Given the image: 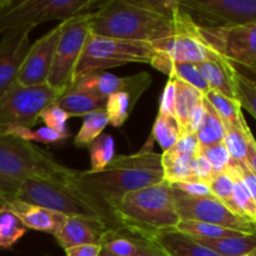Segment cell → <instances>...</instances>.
Listing matches in <instances>:
<instances>
[{
	"label": "cell",
	"instance_id": "6da1fadb",
	"mask_svg": "<svg viewBox=\"0 0 256 256\" xmlns=\"http://www.w3.org/2000/svg\"><path fill=\"white\" fill-rule=\"evenodd\" d=\"M152 142L150 136L140 152L115 155L114 160L100 172L75 170L69 186L112 216L125 195L164 180L162 154L152 152Z\"/></svg>",
	"mask_w": 256,
	"mask_h": 256
},
{
	"label": "cell",
	"instance_id": "7a4b0ae2",
	"mask_svg": "<svg viewBox=\"0 0 256 256\" xmlns=\"http://www.w3.org/2000/svg\"><path fill=\"white\" fill-rule=\"evenodd\" d=\"M192 22L182 9L178 18L172 19L138 6L132 0H105L94 12L92 34L154 44L182 32Z\"/></svg>",
	"mask_w": 256,
	"mask_h": 256
},
{
	"label": "cell",
	"instance_id": "3957f363",
	"mask_svg": "<svg viewBox=\"0 0 256 256\" xmlns=\"http://www.w3.org/2000/svg\"><path fill=\"white\" fill-rule=\"evenodd\" d=\"M112 216L118 228L150 240L159 232L176 230L180 222L172 186L166 180L125 195Z\"/></svg>",
	"mask_w": 256,
	"mask_h": 256
},
{
	"label": "cell",
	"instance_id": "277c9868",
	"mask_svg": "<svg viewBox=\"0 0 256 256\" xmlns=\"http://www.w3.org/2000/svg\"><path fill=\"white\" fill-rule=\"evenodd\" d=\"M75 170L64 166L48 150L12 135H0V182L16 192L26 179L68 185Z\"/></svg>",
	"mask_w": 256,
	"mask_h": 256
},
{
	"label": "cell",
	"instance_id": "5b68a950",
	"mask_svg": "<svg viewBox=\"0 0 256 256\" xmlns=\"http://www.w3.org/2000/svg\"><path fill=\"white\" fill-rule=\"evenodd\" d=\"M14 199L46 208L66 218H90L104 222L110 229L118 225L112 215L92 204L68 185L42 179H26L18 186Z\"/></svg>",
	"mask_w": 256,
	"mask_h": 256
},
{
	"label": "cell",
	"instance_id": "8992f818",
	"mask_svg": "<svg viewBox=\"0 0 256 256\" xmlns=\"http://www.w3.org/2000/svg\"><path fill=\"white\" fill-rule=\"evenodd\" d=\"M102 4L96 0H0V34L52 20L64 22L95 12Z\"/></svg>",
	"mask_w": 256,
	"mask_h": 256
},
{
	"label": "cell",
	"instance_id": "52a82bcc",
	"mask_svg": "<svg viewBox=\"0 0 256 256\" xmlns=\"http://www.w3.org/2000/svg\"><path fill=\"white\" fill-rule=\"evenodd\" d=\"M155 54L154 45L150 42H126L96 36L90 32L75 70L74 84L76 80L90 72H105L110 68L122 66L130 62L152 64Z\"/></svg>",
	"mask_w": 256,
	"mask_h": 256
},
{
	"label": "cell",
	"instance_id": "ba28073f",
	"mask_svg": "<svg viewBox=\"0 0 256 256\" xmlns=\"http://www.w3.org/2000/svg\"><path fill=\"white\" fill-rule=\"evenodd\" d=\"M92 16L94 12L76 15L62 22V34L46 80V85L62 95L69 92L74 85L75 70L92 32Z\"/></svg>",
	"mask_w": 256,
	"mask_h": 256
},
{
	"label": "cell",
	"instance_id": "9c48e42d",
	"mask_svg": "<svg viewBox=\"0 0 256 256\" xmlns=\"http://www.w3.org/2000/svg\"><path fill=\"white\" fill-rule=\"evenodd\" d=\"M62 96L49 85L24 88L15 82L0 96V135L14 126L32 129L39 122V114L44 108L54 104Z\"/></svg>",
	"mask_w": 256,
	"mask_h": 256
},
{
	"label": "cell",
	"instance_id": "30bf717a",
	"mask_svg": "<svg viewBox=\"0 0 256 256\" xmlns=\"http://www.w3.org/2000/svg\"><path fill=\"white\" fill-rule=\"evenodd\" d=\"M172 194L180 222H206L244 234H256V224L242 219L212 195L190 196L175 188H172Z\"/></svg>",
	"mask_w": 256,
	"mask_h": 256
},
{
	"label": "cell",
	"instance_id": "8fae6325",
	"mask_svg": "<svg viewBox=\"0 0 256 256\" xmlns=\"http://www.w3.org/2000/svg\"><path fill=\"white\" fill-rule=\"evenodd\" d=\"M179 5L200 26L234 28L256 22V0H179Z\"/></svg>",
	"mask_w": 256,
	"mask_h": 256
},
{
	"label": "cell",
	"instance_id": "7c38bea8",
	"mask_svg": "<svg viewBox=\"0 0 256 256\" xmlns=\"http://www.w3.org/2000/svg\"><path fill=\"white\" fill-rule=\"evenodd\" d=\"M205 42L226 58L256 75V22L234 28H208L198 25Z\"/></svg>",
	"mask_w": 256,
	"mask_h": 256
},
{
	"label": "cell",
	"instance_id": "4fadbf2b",
	"mask_svg": "<svg viewBox=\"0 0 256 256\" xmlns=\"http://www.w3.org/2000/svg\"><path fill=\"white\" fill-rule=\"evenodd\" d=\"M62 24L60 22L56 26L42 35L34 44L30 45L24 62L20 66L16 84L24 88L40 86L46 84L54 60L55 49L62 34Z\"/></svg>",
	"mask_w": 256,
	"mask_h": 256
},
{
	"label": "cell",
	"instance_id": "5bb4252c",
	"mask_svg": "<svg viewBox=\"0 0 256 256\" xmlns=\"http://www.w3.org/2000/svg\"><path fill=\"white\" fill-rule=\"evenodd\" d=\"M150 84L152 75L148 72H139L132 76L122 78L108 72H94L76 80L72 89L88 92L102 99H108L115 92H125L132 95V99L138 102Z\"/></svg>",
	"mask_w": 256,
	"mask_h": 256
},
{
	"label": "cell",
	"instance_id": "9a60e30c",
	"mask_svg": "<svg viewBox=\"0 0 256 256\" xmlns=\"http://www.w3.org/2000/svg\"><path fill=\"white\" fill-rule=\"evenodd\" d=\"M155 52L170 62L199 64L209 56L212 48L202 40L194 22L182 32L154 42Z\"/></svg>",
	"mask_w": 256,
	"mask_h": 256
},
{
	"label": "cell",
	"instance_id": "2e32d148",
	"mask_svg": "<svg viewBox=\"0 0 256 256\" xmlns=\"http://www.w3.org/2000/svg\"><path fill=\"white\" fill-rule=\"evenodd\" d=\"M34 28L25 26L4 34L0 42V96L16 82L20 66L30 48V32Z\"/></svg>",
	"mask_w": 256,
	"mask_h": 256
},
{
	"label": "cell",
	"instance_id": "e0dca14e",
	"mask_svg": "<svg viewBox=\"0 0 256 256\" xmlns=\"http://www.w3.org/2000/svg\"><path fill=\"white\" fill-rule=\"evenodd\" d=\"M109 229L110 228L99 219L68 218L55 239L64 250L78 245H102Z\"/></svg>",
	"mask_w": 256,
	"mask_h": 256
},
{
	"label": "cell",
	"instance_id": "ac0fdd59",
	"mask_svg": "<svg viewBox=\"0 0 256 256\" xmlns=\"http://www.w3.org/2000/svg\"><path fill=\"white\" fill-rule=\"evenodd\" d=\"M102 248L108 256H165L152 240L122 228L109 229Z\"/></svg>",
	"mask_w": 256,
	"mask_h": 256
},
{
	"label": "cell",
	"instance_id": "d6986e66",
	"mask_svg": "<svg viewBox=\"0 0 256 256\" xmlns=\"http://www.w3.org/2000/svg\"><path fill=\"white\" fill-rule=\"evenodd\" d=\"M8 208L19 216L26 229L48 232L52 236H56L59 234L68 219L65 215L60 212H52V210L38 206V205L28 204L16 199H12Z\"/></svg>",
	"mask_w": 256,
	"mask_h": 256
},
{
	"label": "cell",
	"instance_id": "ffe728a7",
	"mask_svg": "<svg viewBox=\"0 0 256 256\" xmlns=\"http://www.w3.org/2000/svg\"><path fill=\"white\" fill-rule=\"evenodd\" d=\"M198 66L208 82L210 90L236 100L235 75L238 70L226 58L212 49L209 56L199 62Z\"/></svg>",
	"mask_w": 256,
	"mask_h": 256
},
{
	"label": "cell",
	"instance_id": "44dd1931",
	"mask_svg": "<svg viewBox=\"0 0 256 256\" xmlns=\"http://www.w3.org/2000/svg\"><path fill=\"white\" fill-rule=\"evenodd\" d=\"M152 240L165 256H220L212 249L198 242L194 238L178 230L159 232Z\"/></svg>",
	"mask_w": 256,
	"mask_h": 256
},
{
	"label": "cell",
	"instance_id": "7402d4cb",
	"mask_svg": "<svg viewBox=\"0 0 256 256\" xmlns=\"http://www.w3.org/2000/svg\"><path fill=\"white\" fill-rule=\"evenodd\" d=\"M108 99L95 96L79 90H69L58 99L56 105L68 112L70 116H82L95 112H105Z\"/></svg>",
	"mask_w": 256,
	"mask_h": 256
},
{
	"label": "cell",
	"instance_id": "603a6c76",
	"mask_svg": "<svg viewBox=\"0 0 256 256\" xmlns=\"http://www.w3.org/2000/svg\"><path fill=\"white\" fill-rule=\"evenodd\" d=\"M195 240L220 256H244L256 250V234H245L215 240Z\"/></svg>",
	"mask_w": 256,
	"mask_h": 256
},
{
	"label": "cell",
	"instance_id": "cb8c5ba5",
	"mask_svg": "<svg viewBox=\"0 0 256 256\" xmlns=\"http://www.w3.org/2000/svg\"><path fill=\"white\" fill-rule=\"evenodd\" d=\"M175 86H176V96H175V119L180 125L182 132L184 134L186 129L188 120L192 110L202 102L204 94L199 90L192 88V85L182 82L175 78Z\"/></svg>",
	"mask_w": 256,
	"mask_h": 256
},
{
	"label": "cell",
	"instance_id": "d4e9b609",
	"mask_svg": "<svg viewBox=\"0 0 256 256\" xmlns=\"http://www.w3.org/2000/svg\"><path fill=\"white\" fill-rule=\"evenodd\" d=\"M234 178V189H232V212L242 216V219L256 224V202L252 199L246 184L242 180V175L238 172V168L232 162L228 168Z\"/></svg>",
	"mask_w": 256,
	"mask_h": 256
},
{
	"label": "cell",
	"instance_id": "484cf974",
	"mask_svg": "<svg viewBox=\"0 0 256 256\" xmlns=\"http://www.w3.org/2000/svg\"><path fill=\"white\" fill-rule=\"evenodd\" d=\"M194 158L180 155L168 150L162 154V166L164 172V180L170 184L185 182H195L192 170V162Z\"/></svg>",
	"mask_w": 256,
	"mask_h": 256
},
{
	"label": "cell",
	"instance_id": "4316f807",
	"mask_svg": "<svg viewBox=\"0 0 256 256\" xmlns=\"http://www.w3.org/2000/svg\"><path fill=\"white\" fill-rule=\"evenodd\" d=\"M205 99L212 106V109L216 112L222 122L226 125H232L236 128H245L246 122H245L244 114H242V106L239 102L232 98H228L220 92L210 90Z\"/></svg>",
	"mask_w": 256,
	"mask_h": 256
},
{
	"label": "cell",
	"instance_id": "83f0119b",
	"mask_svg": "<svg viewBox=\"0 0 256 256\" xmlns=\"http://www.w3.org/2000/svg\"><path fill=\"white\" fill-rule=\"evenodd\" d=\"M205 116L202 120V126L196 132L198 142L200 148L212 146V145L220 144L224 142L225 136V125L219 115L216 114L212 105L206 102L204 96Z\"/></svg>",
	"mask_w": 256,
	"mask_h": 256
},
{
	"label": "cell",
	"instance_id": "f1b7e54d",
	"mask_svg": "<svg viewBox=\"0 0 256 256\" xmlns=\"http://www.w3.org/2000/svg\"><path fill=\"white\" fill-rule=\"evenodd\" d=\"M225 125L224 145L229 152L232 162L242 164L246 162L248 149H249V136L252 134L249 125L245 128H236L232 125Z\"/></svg>",
	"mask_w": 256,
	"mask_h": 256
},
{
	"label": "cell",
	"instance_id": "f546056e",
	"mask_svg": "<svg viewBox=\"0 0 256 256\" xmlns=\"http://www.w3.org/2000/svg\"><path fill=\"white\" fill-rule=\"evenodd\" d=\"M182 134V129L175 116L158 114L150 136L160 145L164 152H168L174 146Z\"/></svg>",
	"mask_w": 256,
	"mask_h": 256
},
{
	"label": "cell",
	"instance_id": "4dcf8cb0",
	"mask_svg": "<svg viewBox=\"0 0 256 256\" xmlns=\"http://www.w3.org/2000/svg\"><path fill=\"white\" fill-rule=\"evenodd\" d=\"M178 232L186 234L194 239H224V238H232L245 235L244 232H236V230L226 229V228L218 226V225L206 224V222H180L176 228Z\"/></svg>",
	"mask_w": 256,
	"mask_h": 256
},
{
	"label": "cell",
	"instance_id": "1f68e13d",
	"mask_svg": "<svg viewBox=\"0 0 256 256\" xmlns=\"http://www.w3.org/2000/svg\"><path fill=\"white\" fill-rule=\"evenodd\" d=\"M26 232V226L9 208L5 206L0 209V249L12 248Z\"/></svg>",
	"mask_w": 256,
	"mask_h": 256
},
{
	"label": "cell",
	"instance_id": "d6a6232c",
	"mask_svg": "<svg viewBox=\"0 0 256 256\" xmlns=\"http://www.w3.org/2000/svg\"><path fill=\"white\" fill-rule=\"evenodd\" d=\"M108 124L109 118L105 112H95L85 115L82 128L74 139L75 145L79 148H89L90 144L102 134Z\"/></svg>",
	"mask_w": 256,
	"mask_h": 256
},
{
	"label": "cell",
	"instance_id": "836d02e7",
	"mask_svg": "<svg viewBox=\"0 0 256 256\" xmlns=\"http://www.w3.org/2000/svg\"><path fill=\"white\" fill-rule=\"evenodd\" d=\"M135 104L136 102L132 99V95L125 92L110 95L108 98L106 109H105V112L109 118V124L116 128L122 126L130 116V112L134 109Z\"/></svg>",
	"mask_w": 256,
	"mask_h": 256
},
{
	"label": "cell",
	"instance_id": "e575fe53",
	"mask_svg": "<svg viewBox=\"0 0 256 256\" xmlns=\"http://www.w3.org/2000/svg\"><path fill=\"white\" fill-rule=\"evenodd\" d=\"M92 172L105 169L115 158V140L110 134H102L90 144Z\"/></svg>",
	"mask_w": 256,
	"mask_h": 256
},
{
	"label": "cell",
	"instance_id": "d590c367",
	"mask_svg": "<svg viewBox=\"0 0 256 256\" xmlns=\"http://www.w3.org/2000/svg\"><path fill=\"white\" fill-rule=\"evenodd\" d=\"M235 92L242 109H246L256 119V82L238 72L235 75Z\"/></svg>",
	"mask_w": 256,
	"mask_h": 256
},
{
	"label": "cell",
	"instance_id": "8d00e7d4",
	"mask_svg": "<svg viewBox=\"0 0 256 256\" xmlns=\"http://www.w3.org/2000/svg\"><path fill=\"white\" fill-rule=\"evenodd\" d=\"M6 135H12V136L20 138L26 142H44V144H54V142H62L66 139V135H62L49 128L44 126L38 130H32L29 128L24 126H14L6 132Z\"/></svg>",
	"mask_w": 256,
	"mask_h": 256
},
{
	"label": "cell",
	"instance_id": "74e56055",
	"mask_svg": "<svg viewBox=\"0 0 256 256\" xmlns=\"http://www.w3.org/2000/svg\"><path fill=\"white\" fill-rule=\"evenodd\" d=\"M70 118L72 116H70L65 110H62V108L58 106L56 102H54V104L44 108V109L40 112L39 122L42 120L46 128L59 132V134L69 136V132H68L66 124H68V120H69Z\"/></svg>",
	"mask_w": 256,
	"mask_h": 256
},
{
	"label": "cell",
	"instance_id": "f35d334b",
	"mask_svg": "<svg viewBox=\"0 0 256 256\" xmlns=\"http://www.w3.org/2000/svg\"><path fill=\"white\" fill-rule=\"evenodd\" d=\"M210 192L212 196L224 202L232 212V189H234V178L228 169L225 172L214 175L212 182H209Z\"/></svg>",
	"mask_w": 256,
	"mask_h": 256
},
{
	"label": "cell",
	"instance_id": "ab89813d",
	"mask_svg": "<svg viewBox=\"0 0 256 256\" xmlns=\"http://www.w3.org/2000/svg\"><path fill=\"white\" fill-rule=\"evenodd\" d=\"M200 152L210 162L215 175L225 172L232 164V158H230V154L225 148L224 142L212 145V146L200 148Z\"/></svg>",
	"mask_w": 256,
	"mask_h": 256
},
{
	"label": "cell",
	"instance_id": "60d3db41",
	"mask_svg": "<svg viewBox=\"0 0 256 256\" xmlns=\"http://www.w3.org/2000/svg\"><path fill=\"white\" fill-rule=\"evenodd\" d=\"M172 152L180 155H186V156L195 158L200 152V144L198 142L196 134H182L174 146L172 148Z\"/></svg>",
	"mask_w": 256,
	"mask_h": 256
},
{
	"label": "cell",
	"instance_id": "b9f144b4",
	"mask_svg": "<svg viewBox=\"0 0 256 256\" xmlns=\"http://www.w3.org/2000/svg\"><path fill=\"white\" fill-rule=\"evenodd\" d=\"M192 170L195 182H205V184H209L215 175L212 165H210V162H208L206 158H205L202 152H199V154L192 159Z\"/></svg>",
	"mask_w": 256,
	"mask_h": 256
},
{
	"label": "cell",
	"instance_id": "7bdbcfd3",
	"mask_svg": "<svg viewBox=\"0 0 256 256\" xmlns=\"http://www.w3.org/2000/svg\"><path fill=\"white\" fill-rule=\"evenodd\" d=\"M175 96H176V86H175V78L169 76L164 92L162 94L159 106V114L175 116Z\"/></svg>",
	"mask_w": 256,
	"mask_h": 256
},
{
	"label": "cell",
	"instance_id": "ee69618b",
	"mask_svg": "<svg viewBox=\"0 0 256 256\" xmlns=\"http://www.w3.org/2000/svg\"><path fill=\"white\" fill-rule=\"evenodd\" d=\"M172 188L180 190L184 194L190 195V196H212L209 184L200 182H185L172 184Z\"/></svg>",
	"mask_w": 256,
	"mask_h": 256
},
{
	"label": "cell",
	"instance_id": "f6af8a7d",
	"mask_svg": "<svg viewBox=\"0 0 256 256\" xmlns=\"http://www.w3.org/2000/svg\"><path fill=\"white\" fill-rule=\"evenodd\" d=\"M204 116H205V106H204V100H202V102H200V104L192 110V114H190L189 120H188L186 129H185L184 134H186V132H189V134H196L199 128L202 126Z\"/></svg>",
	"mask_w": 256,
	"mask_h": 256
},
{
	"label": "cell",
	"instance_id": "bcb514c9",
	"mask_svg": "<svg viewBox=\"0 0 256 256\" xmlns=\"http://www.w3.org/2000/svg\"><path fill=\"white\" fill-rule=\"evenodd\" d=\"M102 245L86 244V245H78V246L68 248L65 249V255L66 256H100L102 255Z\"/></svg>",
	"mask_w": 256,
	"mask_h": 256
},
{
	"label": "cell",
	"instance_id": "7dc6e473",
	"mask_svg": "<svg viewBox=\"0 0 256 256\" xmlns=\"http://www.w3.org/2000/svg\"><path fill=\"white\" fill-rule=\"evenodd\" d=\"M234 164L236 165L238 172L242 175V180H244V182L246 184L252 199H254V202H256V176L250 172V169L246 166L245 162H242V164H236V162H234Z\"/></svg>",
	"mask_w": 256,
	"mask_h": 256
},
{
	"label": "cell",
	"instance_id": "c3c4849f",
	"mask_svg": "<svg viewBox=\"0 0 256 256\" xmlns=\"http://www.w3.org/2000/svg\"><path fill=\"white\" fill-rule=\"evenodd\" d=\"M245 164L249 168L250 172L256 176V140L252 132L249 136V149H248L246 162H245Z\"/></svg>",
	"mask_w": 256,
	"mask_h": 256
},
{
	"label": "cell",
	"instance_id": "681fc988",
	"mask_svg": "<svg viewBox=\"0 0 256 256\" xmlns=\"http://www.w3.org/2000/svg\"><path fill=\"white\" fill-rule=\"evenodd\" d=\"M14 199V195L5 194V192H0V209L9 205V202Z\"/></svg>",
	"mask_w": 256,
	"mask_h": 256
},
{
	"label": "cell",
	"instance_id": "f907efd6",
	"mask_svg": "<svg viewBox=\"0 0 256 256\" xmlns=\"http://www.w3.org/2000/svg\"><path fill=\"white\" fill-rule=\"evenodd\" d=\"M0 192H5V194L14 195L15 194V190L12 189V186H9V185H8V184H5V182H0Z\"/></svg>",
	"mask_w": 256,
	"mask_h": 256
},
{
	"label": "cell",
	"instance_id": "816d5d0a",
	"mask_svg": "<svg viewBox=\"0 0 256 256\" xmlns=\"http://www.w3.org/2000/svg\"><path fill=\"white\" fill-rule=\"evenodd\" d=\"M244 256H256V250H255V252H250V254H248V255H244Z\"/></svg>",
	"mask_w": 256,
	"mask_h": 256
},
{
	"label": "cell",
	"instance_id": "f5cc1de1",
	"mask_svg": "<svg viewBox=\"0 0 256 256\" xmlns=\"http://www.w3.org/2000/svg\"><path fill=\"white\" fill-rule=\"evenodd\" d=\"M100 256H108V255H104V254H102Z\"/></svg>",
	"mask_w": 256,
	"mask_h": 256
}]
</instances>
